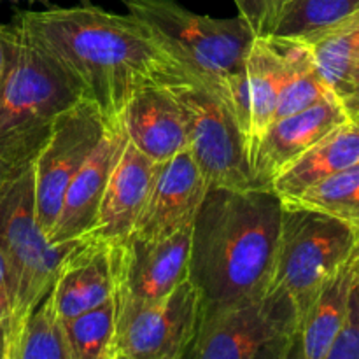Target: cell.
Returning a JSON list of instances; mask_svg holds the SVG:
<instances>
[{"mask_svg": "<svg viewBox=\"0 0 359 359\" xmlns=\"http://www.w3.org/2000/svg\"><path fill=\"white\" fill-rule=\"evenodd\" d=\"M283 205L323 212L359 233V161L330 175L302 195L283 200Z\"/></svg>", "mask_w": 359, "mask_h": 359, "instance_id": "obj_24", "label": "cell"}, {"mask_svg": "<svg viewBox=\"0 0 359 359\" xmlns=\"http://www.w3.org/2000/svg\"><path fill=\"white\" fill-rule=\"evenodd\" d=\"M358 284H359V277H358Z\"/></svg>", "mask_w": 359, "mask_h": 359, "instance_id": "obj_37", "label": "cell"}, {"mask_svg": "<svg viewBox=\"0 0 359 359\" xmlns=\"http://www.w3.org/2000/svg\"><path fill=\"white\" fill-rule=\"evenodd\" d=\"M51 297L62 319L79 316L111 300L114 277L109 244L83 238L63 262Z\"/></svg>", "mask_w": 359, "mask_h": 359, "instance_id": "obj_17", "label": "cell"}, {"mask_svg": "<svg viewBox=\"0 0 359 359\" xmlns=\"http://www.w3.org/2000/svg\"><path fill=\"white\" fill-rule=\"evenodd\" d=\"M7 62V48H6V25H0V81H2L4 70Z\"/></svg>", "mask_w": 359, "mask_h": 359, "instance_id": "obj_32", "label": "cell"}, {"mask_svg": "<svg viewBox=\"0 0 359 359\" xmlns=\"http://www.w3.org/2000/svg\"><path fill=\"white\" fill-rule=\"evenodd\" d=\"M207 188L209 184L188 149L156 163L132 235L160 241L193 226Z\"/></svg>", "mask_w": 359, "mask_h": 359, "instance_id": "obj_12", "label": "cell"}, {"mask_svg": "<svg viewBox=\"0 0 359 359\" xmlns=\"http://www.w3.org/2000/svg\"><path fill=\"white\" fill-rule=\"evenodd\" d=\"M283 209L269 291L286 293L293 300L302 323L326 280L351 258L358 233L323 212L286 205Z\"/></svg>", "mask_w": 359, "mask_h": 359, "instance_id": "obj_6", "label": "cell"}, {"mask_svg": "<svg viewBox=\"0 0 359 359\" xmlns=\"http://www.w3.org/2000/svg\"><path fill=\"white\" fill-rule=\"evenodd\" d=\"M184 111L188 151L209 186L256 188L248 142L230 104L195 76L168 83Z\"/></svg>", "mask_w": 359, "mask_h": 359, "instance_id": "obj_8", "label": "cell"}, {"mask_svg": "<svg viewBox=\"0 0 359 359\" xmlns=\"http://www.w3.org/2000/svg\"><path fill=\"white\" fill-rule=\"evenodd\" d=\"M283 210L270 188H207L189 249V279L200 291L202 316L269 293Z\"/></svg>", "mask_w": 359, "mask_h": 359, "instance_id": "obj_2", "label": "cell"}, {"mask_svg": "<svg viewBox=\"0 0 359 359\" xmlns=\"http://www.w3.org/2000/svg\"><path fill=\"white\" fill-rule=\"evenodd\" d=\"M126 142L128 139L121 123L118 121L109 126L93 153L70 181L55 226L48 237L49 241L67 242L86 237L97 217L98 205L112 168L125 151Z\"/></svg>", "mask_w": 359, "mask_h": 359, "instance_id": "obj_15", "label": "cell"}, {"mask_svg": "<svg viewBox=\"0 0 359 359\" xmlns=\"http://www.w3.org/2000/svg\"><path fill=\"white\" fill-rule=\"evenodd\" d=\"M16 20L109 125L119 121L139 88L191 76L130 13H109L84 0L74 7L23 11Z\"/></svg>", "mask_w": 359, "mask_h": 359, "instance_id": "obj_1", "label": "cell"}, {"mask_svg": "<svg viewBox=\"0 0 359 359\" xmlns=\"http://www.w3.org/2000/svg\"><path fill=\"white\" fill-rule=\"evenodd\" d=\"M193 226L160 241L130 235L109 244L114 304H149L163 298L189 277V249Z\"/></svg>", "mask_w": 359, "mask_h": 359, "instance_id": "obj_11", "label": "cell"}, {"mask_svg": "<svg viewBox=\"0 0 359 359\" xmlns=\"http://www.w3.org/2000/svg\"><path fill=\"white\" fill-rule=\"evenodd\" d=\"M358 11L359 0H284L269 35L304 42Z\"/></svg>", "mask_w": 359, "mask_h": 359, "instance_id": "obj_23", "label": "cell"}, {"mask_svg": "<svg viewBox=\"0 0 359 359\" xmlns=\"http://www.w3.org/2000/svg\"><path fill=\"white\" fill-rule=\"evenodd\" d=\"M347 119L349 114L337 98L273 119L249 160L256 188H270L284 167Z\"/></svg>", "mask_w": 359, "mask_h": 359, "instance_id": "obj_13", "label": "cell"}, {"mask_svg": "<svg viewBox=\"0 0 359 359\" xmlns=\"http://www.w3.org/2000/svg\"><path fill=\"white\" fill-rule=\"evenodd\" d=\"M7 347V298L0 297V359H6Z\"/></svg>", "mask_w": 359, "mask_h": 359, "instance_id": "obj_30", "label": "cell"}, {"mask_svg": "<svg viewBox=\"0 0 359 359\" xmlns=\"http://www.w3.org/2000/svg\"><path fill=\"white\" fill-rule=\"evenodd\" d=\"M337 100L346 109L349 118H354V116L359 114V56L356 58V62H354V65L351 67V72L347 76L346 84H344L342 91H340Z\"/></svg>", "mask_w": 359, "mask_h": 359, "instance_id": "obj_29", "label": "cell"}, {"mask_svg": "<svg viewBox=\"0 0 359 359\" xmlns=\"http://www.w3.org/2000/svg\"><path fill=\"white\" fill-rule=\"evenodd\" d=\"M0 297H6V263H4L2 251H0Z\"/></svg>", "mask_w": 359, "mask_h": 359, "instance_id": "obj_33", "label": "cell"}, {"mask_svg": "<svg viewBox=\"0 0 359 359\" xmlns=\"http://www.w3.org/2000/svg\"><path fill=\"white\" fill-rule=\"evenodd\" d=\"M154 167V161L132 142H126L105 186L97 217L84 238L118 244L132 235L151 188Z\"/></svg>", "mask_w": 359, "mask_h": 359, "instance_id": "obj_16", "label": "cell"}, {"mask_svg": "<svg viewBox=\"0 0 359 359\" xmlns=\"http://www.w3.org/2000/svg\"><path fill=\"white\" fill-rule=\"evenodd\" d=\"M200 321L202 298L189 277L156 302L116 305L109 359L188 358Z\"/></svg>", "mask_w": 359, "mask_h": 359, "instance_id": "obj_9", "label": "cell"}, {"mask_svg": "<svg viewBox=\"0 0 359 359\" xmlns=\"http://www.w3.org/2000/svg\"><path fill=\"white\" fill-rule=\"evenodd\" d=\"M72 359H109L116 333L114 297L98 307L63 319Z\"/></svg>", "mask_w": 359, "mask_h": 359, "instance_id": "obj_26", "label": "cell"}, {"mask_svg": "<svg viewBox=\"0 0 359 359\" xmlns=\"http://www.w3.org/2000/svg\"><path fill=\"white\" fill-rule=\"evenodd\" d=\"M351 119H353V121L356 123V125L359 126V114H358V116H354V118H351Z\"/></svg>", "mask_w": 359, "mask_h": 359, "instance_id": "obj_36", "label": "cell"}, {"mask_svg": "<svg viewBox=\"0 0 359 359\" xmlns=\"http://www.w3.org/2000/svg\"><path fill=\"white\" fill-rule=\"evenodd\" d=\"M238 16L251 27L256 37L270 34L284 0H233Z\"/></svg>", "mask_w": 359, "mask_h": 359, "instance_id": "obj_28", "label": "cell"}, {"mask_svg": "<svg viewBox=\"0 0 359 359\" xmlns=\"http://www.w3.org/2000/svg\"><path fill=\"white\" fill-rule=\"evenodd\" d=\"M18 170H20V168L11 167L9 163H6L4 160H0V193L4 191L6 184L14 177V174H16Z\"/></svg>", "mask_w": 359, "mask_h": 359, "instance_id": "obj_31", "label": "cell"}, {"mask_svg": "<svg viewBox=\"0 0 359 359\" xmlns=\"http://www.w3.org/2000/svg\"><path fill=\"white\" fill-rule=\"evenodd\" d=\"M326 359H359V284L351 287L347 311Z\"/></svg>", "mask_w": 359, "mask_h": 359, "instance_id": "obj_27", "label": "cell"}, {"mask_svg": "<svg viewBox=\"0 0 359 359\" xmlns=\"http://www.w3.org/2000/svg\"><path fill=\"white\" fill-rule=\"evenodd\" d=\"M351 258H353L354 272H356V276L359 277V233H358V241H356V245H354V251L353 255H351Z\"/></svg>", "mask_w": 359, "mask_h": 359, "instance_id": "obj_34", "label": "cell"}, {"mask_svg": "<svg viewBox=\"0 0 359 359\" xmlns=\"http://www.w3.org/2000/svg\"><path fill=\"white\" fill-rule=\"evenodd\" d=\"M14 359H72L63 319L56 311L51 291L28 316Z\"/></svg>", "mask_w": 359, "mask_h": 359, "instance_id": "obj_25", "label": "cell"}, {"mask_svg": "<svg viewBox=\"0 0 359 359\" xmlns=\"http://www.w3.org/2000/svg\"><path fill=\"white\" fill-rule=\"evenodd\" d=\"M356 280L353 258L347 259L323 286L300 323L297 358L326 359L347 311L351 287Z\"/></svg>", "mask_w": 359, "mask_h": 359, "instance_id": "obj_19", "label": "cell"}, {"mask_svg": "<svg viewBox=\"0 0 359 359\" xmlns=\"http://www.w3.org/2000/svg\"><path fill=\"white\" fill-rule=\"evenodd\" d=\"M109 123L90 100H81L53 121L48 140L34 158L35 212L49 237L74 175L107 132Z\"/></svg>", "mask_w": 359, "mask_h": 359, "instance_id": "obj_10", "label": "cell"}, {"mask_svg": "<svg viewBox=\"0 0 359 359\" xmlns=\"http://www.w3.org/2000/svg\"><path fill=\"white\" fill-rule=\"evenodd\" d=\"M2 2V0H0ZM11 2H21V0H11ZM23 2H28V4H42V6L49 7L51 4H49V0H23Z\"/></svg>", "mask_w": 359, "mask_h": 359, "instance_id": "obj_35", "label": "cell"}, {"mask_svg": "<svg viewBox=\"0 0 359 359\" xmlns=\"http://www.w3.org/2000/svg\"><path fill=\"white\" fill-rule=\"evenodd\" d=\"M300 318L293 300L269 291L258 300L202 316L188 359L297 358Z\"/></svg>", "mask_w": 359, "mask_h": 359, "instance_id": "obj_7", "label": "cell"}, {"mask_svg": "<svg viewBox=\"0 0 359 359\" xmlns=\"http://www.w3.org/2000/svg\"><path fill=\"white\" fill-rule=\"evenodd\" d=\"M139 18L188 74L226 100V84L245 69L255 32L238 18L217 20L186 9L175 0H119Z\"/></svg>", "mask_w": 359, "mask_h": 359, "instance_id": "obj_5", "label": "cell"}, {"mask_svg": "<svg viewBox=\"0 0 359 359\" xmlns=\"http://www.w3.org/2000/svg\"><path fill=\"white\" fill-rule=\"evenodd\" d=\"M6 48L0 81V160L21 168L37 156L53 121L84 98L16 18L6 25Z\"/></svg>", "mask_w": 359, "mask_h": 359, "instance_id": "obj_3", "label": "cell"}, {"mask_svg": "<svg viewBox=\"0 0 359 359\" xmlns=\"http://www.w3.org/2000/svg\"><path fill=\"white\" fill-rule=\"evenodd\" d=\"M245 72L251 91V130L248 137L249 160L256 144L270 123L276 119L280 88L284 79V60L272 37H255L248 56ZM251 165V163H249Z\"/></svg>", "mask_w": 359, "mask_h": 359, "instance_id": "obj_20", "label": "cell"}, {"mask_svg": "<svg viewBox=\"0 0 359 359\" xmlns=\"http://www.w3.org/2000/svg\"><path fill=\"white\" fill-rule=\"evenodd\" d=\"M79 241L51 242L35 212L34 163L21 167L0 193V251L6 263L7 347L14 359L21 330L55 284Z\"/></svg>", "mask_w": 359, "mask_h": 359, "instance_id": "obj_4", "label": "cell"}, {"mask_svg": "<svg viewBox=\"0 0 359 359\" xmlns=\"http://www.w3.org/2000/svg\"><path fill=\"white\" fill-rule=\"evenodd\" d=\"M272 37V35H269ZM284 60V79L280 88L276 119L335 98L319 74L309 46L302 41L272 37Z\"/></svg>", "mask_w": 359, "mask_h": 359, "instance_id": "obj_21", "label": "cell"}, {"mask_svg": "<svg viewBox=\"0 0 359 359\" xmlns=\"http://www.w3.org/2000/svg\"><path fill=\"white\" fill-rule=\"evenodd\" d=\"M333 97L339 98L359 56V11L328 30L304 41Z\"/></svg>", "mask_w": 359, "mask_h": 359, "instance_id": "obj_22", "label": "cell"}, {"mask_svg": "<svg viewBox=\"0 0 359 359\" xmlns=\"http://www.w3.org/2000/svg\"><path fill=\"white\" fill-rule=\"evenodd\" d=\"M358 161L359 126L353 119H347L284 167L270 189L280 200H291Z\"/></svg>", "mask_w": 359, "mask_h": 359, "instance_id": "obj_18", "label": "cell"}, {"mask_svg": "<svg viewBox=\"0 0 359 359\" xmlns=\"http://www.w3.org/2000/svg\"><path fill=\"white\" fill-rule=\"evenodd\" d=\"M128 142L154 163L188 149L184 111L167 84L139 88L119 118Z\"/></svg>", "mask_w": 359, "mask_h": 359, "instance_id": "obj_14", "label": "cell"}]
</instances>
